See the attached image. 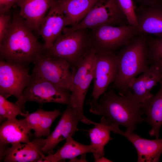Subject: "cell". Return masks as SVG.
<instances>
[{
    "instance_id": "1",
    "label": "cell",
    "mask_w": 162,
    "mask_h": 162,
    "mask_svg": "<svg viewBox=\"0 0 162 162\" xmlns=\"http://www.w3.org/2000/svg\"><path fill=\"white\" fill-rule=\"evenodd\" d=\"M25 20L19 14L13 17L0 43V59L28 66L46 50Z\"/></svg>"
},
{
    "instance_id": "2",
    "label": "cell",
    "mask_w": 162,
    "mask_h": 162,
    "mask_svg": "<svg viewBox=\"0 0 162 162\" xmlns=\"http://www.w3.org/2000/svg\"><path fill=\"white\" fill-rule=\"evenodd\" d=\"M89 110L93 114L101 116L113 125H122L126 130L134 132L136 125L146 121L142 104L130 90L123 96L116 94L113 89L106 91L99 99L87 102Z\"/></svg>"
},
{
    "instance_id": "3",
    "label": "cell",
    "mask_w": 162,
    "mask_h": 162,
    "mask_svg": "<svg viewBox=\"0 0 162 162\" xmlns=\"http://www.w3.org/2000/svg\"><path fill=\"white\" fill-rule=\"evenodd\" d=\"M146 35L135 36L116 54L117 73L112 83L120 95L126 94L130 90L128 86L130 81L149 67Z\"/></svg>"
},
{
    "instance_id": "4",
    "label": "cell",
    "mask_w": 162,
    "mask_h": 162,
    "mask_svg": "<svg viewBox=\"0 0 162 162\" xmlns=\"http://www.w3.org/2000/svg\"><path fill=\"white\" fill-rule=\"evenodd\" d=\"M93 48L88 29L63 32L44 55L62 59L76 68L78 64Z\"/></svg>"
},
{
    "instance_id": "5",
    "label": "cell",
    "mask_w": 162,
    "mask_h": 162,
    "mask_svg": "<svg viewBox=\"0 0 162 162\" xmlns=\"http://www.w3.org/2000/svg\"><path fill=\"white\" fill-rule=\"evenodd\" d=\"M128 24L127 18L117 0H99L77 24L66 27L63 32L91 29L103 25L119 26Z\"/></svg>"
},
{
    "instance_id": "6",
    "label": "cell",
    "mask_w": 162,
    "mask_h": 162,
    "mask_svg": "<svg viewBox=\"0 0 162 162\" xmlns=\"http://www.w3.org/2000/svg\"><path fill=\"white\" fill-rule=\"evenodd\" d=\"M95 63V53L91 51L81 60L76 67L70 90V106L76 110L80 121L87 124H90L91 120L84 115L83 106L87 91L94 79Z\"/></svg>"
},
{
    "instance_id": "7",
    "label": "cell",
    "mask_w": 162,
    "mask_h": 162,
    "mask_svg": "<svg viewBox=\"0 0 162 162\" xmlns=\"http://www.w3.org/2000/svg\"><path fill=\"white\" fill-rule=\"evenodd\" d=\"M70 92L32 72L22 96L16 102L24 106L27 101H34L41 104L55 103L70 106Z\"/></svg>"
},
{
    "instance_id": "8",
    "label": "cell",
    "mask_w": 162,
    "mask_h": 162,
    "mask_svg": "<svg viewBox=\"0 0 162 162\" xmlns=\"http://www.w3.org/2000/svg\"><path fill=\"white\" fill-rule=\"evenodd\" d=\"M93 47L97 50L115 52L140 34L136 27L128 24L115 26L103 25L90 29Z\"/></svg>"
},
{
    "instance_id": "9",
    "label": "cell",
    "mask_w": 162,
    "mask_h": 162,
    "mask_svg": "<svg viewBox=\"0 0 162 162\" xmlns=\"http://www.w3.org/2000/svg\"><path fill=\"white\" fill-rule=\"evenodd\" d=\"M34 63L32 72L57 86L70 91L76 68L68 62L43 54Z\"/></svg>"
},
{
    "instance_id": "10",
    "label": "cell",
    "mask_w": 162,
    "mask_h": 162,
    "mask_svg": "<svg viewBox=\"0 0 162 162\" xmlns=\"http://www.w3.org/2000/svg\"><path fill=\"white\" fill-rule=\"evenodd\" d=\"M28 66L0 61V94L7 98L13 96L18 100L30 80Z\"/></svg>"
},
{
    "instance_id": "11",
    "label": "cell",
    "mask_w": 162,
    "mask_h": 162,
    "mask_svg": "<svg viewBox=\"0 0 162 162\" xmlns=\"http://www.w3.org/2000/svg\"><path fill=\"white\" fill-rule=\"evenodd\" d=\"M96 50L94 84L89 99L98 100L115 80L117 73L115 52Z\"/></svg>"
},
{
    "instance_id": "12",
    "label": "cell",
    "mask_w": 162,
    "mask_h": 162,
    "mask_svg": "<svg viewBox=\"0 0 162 162\" xmlns=\"http://www.w3.org/2000/svg\"><path fill=\"white\" fill-rule=\"evenodd\" d=\"M80 119L77 111L69 105L61 115L60 119L54 130L45 139L43 148L44 153L52 151L61 141L74 135L77 130Z\"/></svg>"
},
{
    "instance_id": "13",
    "label": "cell",
    "mask_w": 162,
    "mask_h": 162,
    "mask_svg": "<svg viewBox=\"0 0 162 162\" xmlns=\"http://www.w3.org/2000/svg\"><path fill=\"white\" fill-rule=\"evenodd\" d=\"M68 26H70L68 20L56 1L44 18L39 32L44 40L46 50L52 46Z\"/></svg>"
},
{
    "instance_id": "14",
    "label": "cell",
    "mask_w": 162,
    "mask_h": 162,
    "mask_svg": "<svg viewBox=\"0 0 162 162\" xmlns=\"http://www.w3.org/2000/svg\"><path fill=\"white\" fill-rule=\"evenodd\" d=\"M113 133L127 138L135 147L138 154V162H158L162 153V139L151 140L142 138L134 132L121 130L115 126Z\"/></svg>"
},
{
    "instance_id": "15",
    "label": "cell",
    "mask_w": 162,
    "mask_h": 162,
    "mask_svg": "<svg viewBox=\"0 0 162 162\" xmlns=\"http://www.w3.org/2000/svg\"><path fill=\"white\" fill-rule=\"evenodd\" d=\"M137 28L140 34L162 37V4L158 2L148 6H135Z\"/></svg>"
},
{
    "instance_id": "16",
    "label": "cell",
    "mask_w": 162,
    "mask_h": 162,
    "mask_svg": "<svg viewBox=\"0 0 162 162\" xmlns=\"http://www.w3.org/2000/svg\"><path fill=\"white\" fill-rule=\"evenodd\" d=\"M11 144L7 151L3 160L5 162H40L45 155L43 148L45 139L36 138L27 143Z\"/></svg>"
},
{
    "instance_id": "17",
    "label": "cell",
    "mask_w": 162,
    "mask_h": 162,
    "mask_svg": "<svg viewBox=\"0 0 162 162\" xmlns=\"http://www.w3.org/2000/svg\"><path fill=\"white\" fill-rule=\"evenodd\" d=\"M57 0H19V15L23 18L33 31L39 34L42 22L50 8Z\"/></svg>"
},
{
    "instance_id": "18",
    "label": "cell",
    "mask_w": 162,
    "mask_h": 162,
    "mask_svg": "<svg viewBox=\"0 0 162 162\" xmlns=\"http://www.w3.org/2000/svg\"><path fill=\"white\" fill-rule=\"evenodd\" d=\"M162 80V73L157 67L150 66L140 76L133 79L128 87L137 99L143 104L154 95L150 92Z\"/></svg>"
},
{
    "instance_id": "19",
    "label": "cell",
    "mask_w": 162,
    "mask_h": 162,
    "mask_svg": "<svg viewBox=\"0 0 162 162\" xmlns=\"http://www.w3.org/2000/svg\"><path fill=\"white\" fill-rule=\"evenodd\" d=\"M30 130L25 118L7 119L0 126V145L29 142L30 141L28 134Z\"/></svg>"
},
{
    "instance_id": "20",
    "label": "cell",
    "mask_w": 162,
    "mask_h": 162,
    "mask_svg": "<svg viewBox=\"0 0 162 162\" xmlns=\"http://www.w3.org/2000/svg\"><path fill=\"white\" fill-rule=\"evenodd\" d=\"M159 89L155 95L142 104L146 121L152 127L149 131L151 136L158 139L159 130L162 125V80Z\"/></svg>"
},
{
    "instance_id": "21",
    "label": "cell",
    "mask_w": 162,
    "mask_h": 162,
    "mask_svg": "<svg viewBox=\"0 0 162 162\" xmlns=\"http://www.w3.org/2000/svg\"><path fill=\"white\" fill-rule=\"evenodd\" d=\"M62 113L58 110L46 111L39 108L36 111L28 114L25 118L31 130H34L35 137L38 138L49 136L52 123Z\"/></svg>"
},
{
    "instance_id": "22",
    "label": "cell",
    "mask_w": 162,
    "mask_h": 162,
    "mask_svg": "<svg viewBox=\"0 0 162 162\" xmlns=\"http://www.w3.org/2000/svg\"><path fill=\"white\" fill-rule=\"evenodd\" d=\"M94 127L88 130L91 145L95 160L104 156V148L113 139L110 136L112 128L111 124L104 117L100 122L94 123Z\"/></svg>"
},
{
    "instance_id": "23",
    "label": "cell",
    "mask_w": 162,
    "mask_h": 162,
    "mask_svg": "<svg viewBox=\"0 0 162 162\" xmlns=\"http://www.w3.org/2000/svg\"><path fill=\"white\" fill-rule=\"evenodd\" d=\"M90 152H93L90 145H85L79 142L70 136L66 139L64 145L55 153L50 152L47 155L43 157L40 162H57L66 159L71 160Z\"/></svg>"
},
{
    "instance_id": "24",
    "label": "cell",
    "mask_w": 162,
    "mask_h": 162,
    "mask_svg": "<svg viewBox=\"0 0 162 162\" xmlns=\"http://www.w3.org/2000/svg\"><path fill=\"white\" fill-rule=\"evenodd\" d=\"M99 0H57L70 25L80 22Z\"/></svg>"
},
{
    "instance_id": "25",
    "label": "cell",
    "mask_w": 162,
    "mask_h": 162,
    "mask_svg": "<svg viewBox=\"0 0 162 162\" xmlns=\"http://www.w3.org/2000/svg\"><path fill=\"white\" fill-rule=\"evenodd\" d=\"M25 106L16 102L13 103L0 94V121L16 118L18 116L26 117L28 114Z\"/></svg>"
},
{
    "instance_id": "26",
    "label": "cell",
    "mask_w": 162,
    "mask_h": 162,
    "mask_svg": "<svg viewBox=\"0 0 162 162\" xmlns=\"http://www.w3.org/2000/svg\"><path fill=\"white\" fill-rule=\"evenodd\" d=\"M149 65L157 67L162 73V37L146 36Z\"/></svg>"
},
{
    "instance_id": "27",
    "label": "cell",
    "mask_w": 162,
    "mask_h": 162,
    "mask_svg": "<svg viewBox=\"0 0 162 162\" xmlns=\"http://www.w3.org/2000/svg\"><path fill=\"white\" fill-rule=\"evenodd\" d=\"M122 10L127 18L129 24L137 27L138 24L135 15V6L133 0H117Z\"/></svg>"
},
{
    "instance_id": "28",
    "label": "cell",
    "mask_w": 162,
    "mask_h": 162,
    "mask_svg": "<svg viewBox=\"0 0 162 162\" xmlns=\"http://www.w3.org/2000/svg\"><path fill=\"white\" fill-rule=\"evenodd\" d=\"M10 17L5 14H0V43L1 42L10 26Z\"/></svg>"
},
{
    "instance_id": "29",
    "label": "cell",
    "mask_w": 162,
    "mask_h": 162,
    "mask_svg": "<svg viewBox=\"0 0 162 162\" xmlns=\"http://www.w3.org/2000/svg\"><path fill=\"white\" fill-rule=\"evenodd\" d=\"M19 0H4L0 3V13L6 14Z\"/></svg>"
},
{
    "instance_id": "30",
    "label": "cell",
    "mask_w": 162,
    "mask_h": 162,
    "mask_svg": "<svg viewBox=\"0 0 162 162\" xmlns=\"http://www.w3.org/2000/svg\"><path fill=\"white\" fill-rule=\"evenodd\" d=\"M142 6H148L153 5L158 2V0H135Z\"/></svg>"
},
{
    "instance_id": "31",
    "label": "cell",
    "mask_w": 162,
    "mask_h": 162,
    "mask_svg": "<svg viewBox=\"0 0 162 162\" xmlns=\"http://www.w3.org/2000/svg\"><path fill=\"white\" fill-rule=\"evenodd\" d=\"M82 156L80 159L76 158V157L70 160V162H87L86 158V154L82 155Z\"/></svg>"
},
{
    "instance_id": "32",
    "label": "cell",
    "mask_w": 162,
    "mask_h": 162,
    "mask_svg": "<svg viewBox=\"0 0 162 162\" xmlns=\"http://www.w3.org/2000/svg\"><path fill=\"white\" fill-rule=\"evenodd\" d=\"M96 162H112V161L104 157V156H102L98 159L95 160Z\"/></svg>"
},
{
    "instance_id": "33",
    "label": "cell",
    "mask_w": 162,
    "mask_h": 162,
    "mask_svg": "<svg viewBox=\"0 0 162 162\" xmlns=\"http://www.w3.org/2000/svg\"><path fill=\"white\" fill-rule=\"evenodd\" d=\"M3 1L4 0H0V3H2Z\"/></svg>"
}]
</instances>
